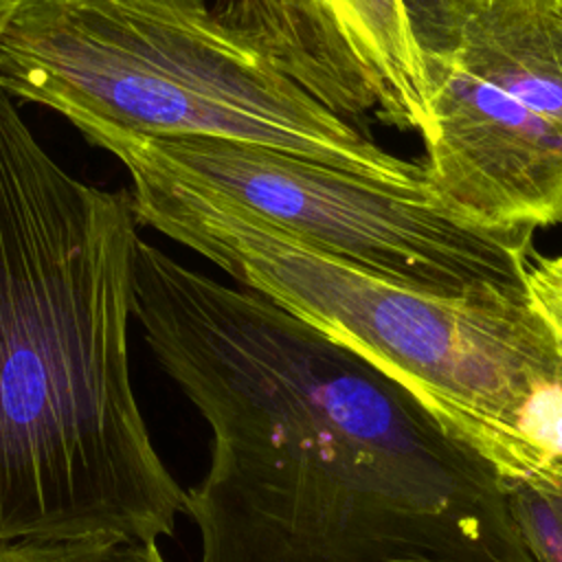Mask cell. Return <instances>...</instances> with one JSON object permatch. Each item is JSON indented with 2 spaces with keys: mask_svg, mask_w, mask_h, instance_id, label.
<instances>
[{
  "mask_svg": "<svg viewBox=\"0 0 562 562\" xmlns=\"http://www.w3.org/2000/svg\"><path fill=\"white\" fill-rule=\"evenodd\" d=\"M132 316L211 428L200 562H538L498 468L279 303L140 239Z\"/></svg>",
  "mask_w": 562,
  "mask_h": 562,
  "instance_id": "obj_1",
  "label": "cell"
},
{
  "mask_svg": "<svg viewBox=\"0 0 562 562\" xmlns=\"http://www.w3.org/2000/svg\"><path fill=\"white\" fill-rule=\"evenodd\" d=\"M138 224L0 86V542H156L187 509L132 389Z\"/></svg>",
  "mask_w": 562,
  "mask_h": 562,
  "instance_id": "obj_2",
  "label": "cell"
},
{
  "mask_svg": "<svg viewBox=\"0 0 562 562\" xmlns=\"http://www.w3.org/2000/svg\"><path fill=\"white\" fill-rule=\"evenodd\" d=\"M140 224L404 386L512 481L562 479V345L525 294H443L327 255L204 189L130 173Z\"/></svg>",
  "mask_w": 562,
  "mask_h": 562,
  "instance_id": "obj_3",
  "label": "cell"
},
{
  "mask_svg": "<svg viewBox=\"0 0 562 562\" xmlns=\"http://www.w3.org/2000/svg\"><path fill=\"white\" fill-rule=\"evenodd\" d=\"M0 86L75 127L259 145L426 182L424 162L318 103L209 0H24L0 37Z\"/></svg>",
  "mask_w": 562,
  "mask_h": 562,
  "instance_id": "obj_4",
  "label": "cell"
},
{
  "mask_svg": "<svg viewBox=\"0 0 562 562\" xmlns=\"http://www.w3.org/2000/svg\"><path fill=\"white\" fill-rule=\"evenodd\" d=\"M127 173L191 184L375 274L443 294H525L531 226L485 224L430 182H393L279 149L213 138H151L103 123L77 127Z\"/></svg>",
  "mask_w": 562,
  "mask_h": 562,
  "instance_id": "obj_5",
  "label": "cell"
},
{
  "mask_svg": "<svg viewBox=\"0 0 562 562\" xmlns=\"http://www.w3.org/2000/svg\"><path fill=\"white\" fill-rule=\"evenodd\" d=\"M220 18L252 40L318 103L360 125L428 123V77L400 0H217Z\"/></svg>",
  "mask_w": 562,
  "mask_h": 562,
  "instance_id": "obj_6",
  "label": "cell"
},
{
  "mask_svg": "<svg viewBox=\"0 0 562 562\" xmlns=\"http://www.w3.org/2000/svg\"><path fill=\"white\" fill-rule=\"evenodd\" d=\"M426 180L485 224H562V125L459 64L428 68Z\"/></svg>",
  "mask_w": 562,
  "mask_h": 562,
  "instance_id": "obj_7",
  "label": "cell"
},
{
  "mask_svg": "<svg viewBox=\"0 0 562 562\" xmlns=\"http://www.w3.org/2000/svg\"><path fill=\"white\" fill-rule=\"evenodd\" d=\"M452 61L562 125L560 0H483Z\"/></svg>",
  "mask_w": 562,
  "mask_h": 562,
  "instance_id": "obj_8",
  "label": "cell"
},
{
  "mask_svg": "<svg viewBox=\"0 0 562 562\" xmlns=\"http://www.w3.org/2000/svg\"><path fill=\"white\" fill-rule=\"evenodd\" d=\"M483 0H400L406 29L424 68L450 64Z\"/></svg>",
  "mask_w": 562,
  "mask_h": 562,
  "instance_id": "obj_9",
  "label": "cell"
},
{
  "mask_svg": "<svg viewBox=\"0 0 562 562\" xmlns=\"http://www.w3.org/2000/svg\"><path fill=\"white\" fill-rule=\"evenodd\" d=\"M0 562H167L156 542L66 538L0 542Z\"/></svg>",
  "mask_w": 562,
  "mask_h": 562,
  "instance_id": "obj_10",
  "label": "cell"
},
{
  "mask_svg": "<svg viewBox=\"0 0 562 562\" xmlns=\"http://www.w3.org/2000/svg\"><path fill=\"white\" fill-rule=\"evenodd\" d=\"M514 520L538 562H562V479L512 481Z\"/></svg>",
  "mask_w": 562,
  "mask_h": 562,
  "instance_id": "obj_11",
  "label": "cell"
},
{
  "mask_svg": "<svg viewBox=\"0 0 562 562\" xmlns=\"http://www.w3.org/2000/svg\"><path fill=\"white\" fill-rule=\"evenodd\" d=\"M527 299L562 345V255L531 257L527 268Z\"/></svg>",
  "mask_w": 562,
  "mask_h": 562,
  "instance_id": "obj_12",
  "label": "cell"
},
{
  "mask_svg": "<svg viewBox=\"0 0 562 562\" xmlns=\"http://www.w3.org/2000/svg\"><path fill=\"white\" fill-rule=\"evenodd\" d=\"M22 2H24V0H0V37H2V33L7 31L9 22L13 20V15H15V11L20 9Z\"/></svg>",
  "mask_w": 562,
  "mask_h": 562,
  "instance_id": "obj_13",
  "label": "cell"
},
{
  "mask_svg": "<svg viewBox=\"0 0 562 562\" xmlns=\"http://www.w3.org/2000/svg\"><path fill=\"white\" fill-rule=\"evenodd\" d=\"M560 2H562V0H560Z\"/></svg>",
  "mask_w": 562,
  "mask_h": 562,
  "instance_id": "obj_14",
  "label": "cell"
}]
</instances>
